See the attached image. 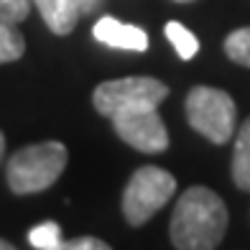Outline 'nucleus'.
<instances>
[{
  "instance_id": "obj_14",
  "label": "nucleus",
  "mask_w": 250,
  "mask_h": 250,
  "mask_svg": "<svg viewBox=\"0 0 250 250\" xmlns=\"http://www.w3.org/2000/svg\"><path fill=\"white\" fill-rule=\"evenodd\" d=\"M28 10H31V0H0V13L16 21V23L28 18Z\"/></svg>"
},
{
  "instance_id": "obj_10",
  "label": "nucleus",
  "mask_w": 250,
  "mask_h": 250,
  "mask_svg": "<svg viewBox=\"0 0 250 250\" xmlns=\"http://www.w3.org/2000/svg\"><path fill=\"white\" fill-rule=\"evenodd\" d=\"M23 51H26V41H23V33L16 26V21L0 13V64L18 62Z\"/></svg>"
},
{
  "instance_id": "obj_6",
  "label": "nucleus",
  "mask_w": 250,
  "mask_h": 250,
  "mask_svg": "<svg viewBox=\"0 0 250 250\" xmlns=\"http://www.w3.org/2000/svg\"><path fill=\"white\" fill-rule=\"evenodd\" d=\"M110 120L115 133L133 148H138L143 153H161L168 148V133H166L164 120L158 118L156 107L115 112Z\"/></svg>"
},
{
  "instance_id": "obj_3",
  "label": "nucleus",
  "mask_w": 250,
  "mask_h": 250,
  "mask_svg": "<svg viewBox=\"0 0 250 250\" xmlns=\"http://www.w3.org/2000/svg\"><path fill=\"white\" fill-rule=\"evenodd\" d=\"M187 120L197 133L212 143H227L235 133L237 107L235 100L217 87H194L187 95Z\"/></svg>"
},
{
  "instance_id": "obj_15",
  "label": "nucleus",
  "mask_w": 250,
  "mask_h": 250,
  "mask_svg": "<svg viewBox=\"0 0 250 250\" xmlns=\"http://www.w3.org/2000/svg\"><path fill=\"white\" fill-rule=\"evenodd\" d=\"M64 250H107L105 240L97 237H77V240H64Z\"/></svg>"
},
{
  "instance_id": "obj_11",
  "label": "nucleus",
  "mask_w": 250,
  "mask_h": 250,
  "mask_svg": "<svg viewBox=\"0 0 250 250\" xmlns=\"http://www.w3.org/2000/svg\"><path fill=\"white\" fill-rule=\"evenodd\" d=\"M164 31H166L168 41L174 43V49H176V54L181 56V59H191V56H197L199 41H197V36H194V33H191L189 28H184L181 23L171 21V23H166Z\"/></svg>"
},
{
  "instance_id": "obj_7",
  "label": "nucleus",
  "mask_w": 250,
  "mask_h": 250,
  "mask_svg": "<svg viewBox=\"0 0 250 250\" xmlns=\"http://www.w3.org/2000/svg\"><path fill=\"white\" fill-rule=\"evenodd\" d=\"M92 36L110 49H125V51H146L148 49V36H146L143 28L130 26V23H120L112 16H102L97 21L92 28Z\"/></svg>"
},
{
  "instance_id": "obj_12",
  "label": "nucleus",
  "mask_w": 250,
  "mask_h": 250,
  "mask_svg": "<svg viewBox=\"0 0 250 250\" xmlns=\"http://www.w3.org/2000/svg\"><path fill=\"white\" fill-rule=\"evenodd\" d=\"M225 54L230 56L235 64L248 66L250 69V26L248 28H237L225 39Z\"/></svg>"
},
{
  "instance_id": "obj_4",
  "label": "nucleus",
  "mask_w": 250,
  "mask_h": 250,
  "mask_svg": "<svg viewBox=\"0 0 250 250\" xmlns=\"http://www.w3.org/2000/svg\"><path fill=\"white\" fill-rule=\"evenodd\" d=\"M176 179L158 166H141L123 191V214L133 227L143 225L174 197Z\"/></svg>"
},
{
  "instance_id": "obj_8",
  "label": "nucleus",
  "mask_w": 250,
  "mask_h": 250,
  "mask_svg": "<svg viewBox=\"0 0 250 250\" xmlns=\"http://www.w3.org/2000/svg\"><path fill=\"white\" fill-rule=\"evenodd\" d=\"M31 3L39 8L43 23L56 36H69L77 26V21L82 18L72 0H31Z\"/></svg>"
},
{
  "instance_id": "obj_16",
  "label": "nucleus",
  "mask_w": 250,
  "mask_h": 250,
  "mask_svg": "<svg viewBox=\"0 0 250 250\" xmlns=\"http://www.w3.org/2000/svg\"><path fill=\"white\" fill-rule=\"evenodd\" d=\"M72 3L77 5L79 16H95L102 10V5H105V0H72Z\"/></svg>"
},
{
  "instance_id": "obj_5",
  "label": "nucleus",
  "mask_w": 250,
  "mask_h": 250,
  "mask_svg": "<svg viewBox=\"0 0 250 250\" xmlns=\"http://www.w3.org/2000/svg\"><path fill=\"white\" fill-rule=\"evenodd\" d=\"M168 97V87L153 77H123L102 82L95 95V110L105 118H112L115 112L141 110V107H158Z\"/></svg>"
},
{
  "instance_id": "obj_13",
  "label": "nucleus",
  "mask_w": 250,
  "mask_h": 250,
  "mask_svg": "<svg viewBox=\"0 0 250 250\" xmlns=\"http://www.w3.org/2000/svg\"><path fill=\"white\" fill-rule=\"evenodd\" d=\"M28 243L39 250H59L64 245L62 240V230L56 222H41L28 232Z\"/></svg>"
},
{
  "instance_id": "obj_2",
  "label": "nucleus",
  "mask_w": 250,
  "mask_h": 250,
  "mask_svg": "<svg viewBox=\"0 0 250 250\" xmlns=\"http://www.w3.org/2000/svg\"><path fill=\"white\" fill-rule=\"evenodd\" d=\"M66 146L59 141H43L16 151L8 158V187L13 194H39L62 176L66 166Z\"/></svg>"
},
{
  "instance_id": "obj_9",
  "label": "nucleus",
  "mask_w": 250,
  "mask_h": 250,
  "mask_svg": "<svg viewBox=\"0 0 250 250\" xmlns=\"http://www.w3.org/2000/svg\"><path fill=\"white\" fill-rule=\"evenodd\" d=\"M232 181L237 189L250 191V118L240 125L232 153Z\"/></svg>"
},
{
  "instance_id": "obj_19",
  "label": "nucleus",
  "mask_w": 250,
  "mask_h": 250,
  "mask_svg": "<svg viewBox=\"0 0 250 250\" xmlns=\"http://www.w3.org/2000/svg\"><path fill=\"white\" fill-rule=\"evenodd\" d=\"M176 3H191V0H176Z\"/></svg>"
},
{
  "instance_id": "obj_1",
  "label": "nucleus",
  "mask_w": 250,
  "mask_h": 250,
  "mask_svg": "<svg viewBox=\"0 0 250 250\" xmlns=\"http://www.w3.org/2000/svg\"><path fill=\"white\" fill-rule=\"evenodd\" d=\"M227 230V207L207 187H191L176 199L171 214V243L179 250H212Z\"/></svg>"
},
{
  "instance_id": "obj_17",
  "label": "nucleus",
  "mask_w": 250,
  "mask_h": 250,
  "mask_svg": "<svg viewBox=\"0 0 250 250\" xmlns=\"http://www.w3.org/2000/svg\"><path fill=\"white\" fill-rule=\"evenodd\" d=\"M3 156H5V135L0 130V161H3Z\"/></svg>"
},
{
  "instance_id": "obj_18",
  "label": "nucleus",
  "mask_w": 250,
  "mask_h": 250,
  "mask_svg": "<svg viewBox=\"0 0 250 250\" xmlns=\"http://www.w3.org/2000/svg\"><path fill=\"white\" fill-rule=\"evenodd\" d=\"M5 248H8V250H10V245H8V243H5V240H0V250H5Z\"/></svg>"
}]
</instances>
